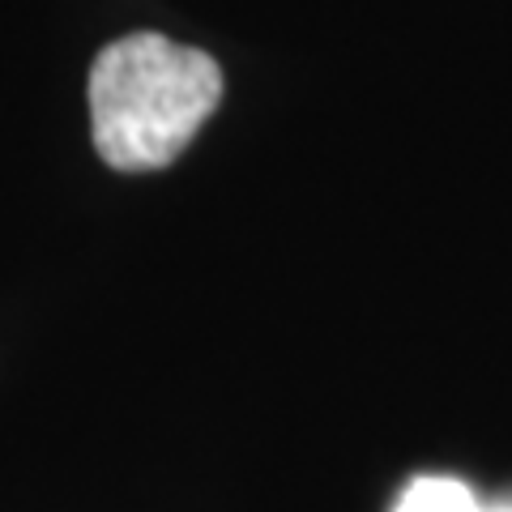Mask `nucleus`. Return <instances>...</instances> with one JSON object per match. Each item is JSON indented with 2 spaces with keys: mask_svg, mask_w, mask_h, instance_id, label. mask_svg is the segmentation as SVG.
<instances>
[{
  "mask_svg": "<svg viewBox=\"0 0 512 512\" xmlns=\"http://www.w3.org/2000/svg\"><path fill=\"white\" fill-rule=\"evenodd\" d=\"M90 137L107 167L158 171L171 167L214 116L222 69L154 30L107 43L90 64Z\"/></svg>",
  "mask_w": 512,
  "mask_h": 512,
  "instance_id": "1",
  "label": "nucleus"
},
{
  "mask_svg": "<svg viewBox=\"0 0 512 512\" xmlns=\"http://www.w3.org/2000/svg\"><path fill=\"white\" fill-rule=\"evenodd\" d=\"M393 512H483L478 495L448 474H423L402 491Z\"/></svg>",
  "mask_w": 512,
  "mask_h": 512,
  "instance_id": "2",
  "label": "nucleus"
},
{
  "mask_svg": "<svg viewBox=\"0 0 512 512\" xmlns=\"http://www.w3.org/2000/svg\"><path fill=\"white\" fill-rule=\"evenodd\" d=\"M483 512H512V508H508V504H504V508H483Z\"/></svg>",
  "mask_w": 512,
  "mask_h": 512,
  "instance_id": "3",
  "label": "nucleus"
}]
</instances>
